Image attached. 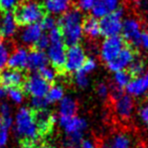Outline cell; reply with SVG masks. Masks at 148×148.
<instances>
[{
	"instance_id": "836d02e7",
	"label": "cell",
	"mask_w": 148,
	"mask_h": 148,
	"mask_svg": "<svg viewBox=\"0 0 148 148\" xmlns=\"http://www.w3.org/2000/svg\"><path fill=\"white\" fill-rule=\"evenodd\" d=\"M94 4H95V0H78L77 3L74 4V6L83 12L91 10L93 8Z\"/></svg>"
},
{
	"instance_id": "f546056e",
	"label": "cell",
	"mask_w": 148,
	"mask_h": 148,
	"mask_svg": "<svg viewBox=\"0 0 148 148\" xmlns=\"http://www.w3.org/2000/svg\"><path fill=\"white\" fill-rule=\"evenodd\" d=\"M31 108L35 111H38V110H45L47 109L49 103L47 101V99L45 97L41 98H32L30 101Z\"/></svg>"
},
{
	"instance_id": "bcb514c9",
	"label": "cell",
	"mask_w": 148,
	"mask_h": 148,
	"mask_svg": "<svg viewBox=\"0 0 148 148\" xmlns=\"http://www.w3.org/2000/svg\"><path fill=\"white\" fill-rule=\"evenodd\" d=\"M3 127V123H2V119H1V117H0V129Z\"/></svg>"
},
{
	"instance_id": "f35d334b",
	"label": "cell",
	"mask_w": 148,
	"mask_h": 148,
	"mask_svg": "<svg viewBox=\"0 0 148 148\" xmlns=\"http://www.w3.org/2000/svg\"><path fill=\"white\" fill-rule=\"evenodd\" d=\"M96 68V60L93 59V58H87L86 62H85L84 66L80 69L81 71H83L84 73H86L87 75L89 73H91L92 71H94Z\"/></svg>"
},
{
	"instance_id": "277c9868",
	"label": "cell",
	"mask_w": 148,
	"mask_h": 148,
	"mask_svg": "<svg viewBox=\"0 0 148 148\" xmlns=\"http://www.w3.org/2000/svg\"><path fill=\"white\" fill-rule=\"evenodd\" d=\"M14 16L18 25H28L32 23H38L47 15L43 4L35 0H26L16 6L14 9Z\"/></svg>"
},
{
	"instance_id": "44dd1931",
	"label": "cell",
	"mask_w": 148,
	"mask_h": 148,
	"mask_svg": "<svg viewBox=\"0 0 148 148\" xmlns=\"http://www.w3.org/2000/svg\"><path fill=\"white\" fill-rule=\"evenodd\" d=\"M82 29L83 34L90 40L97 39L101 35L100 33V26H99V20L93 15H85L83 18L82 23Z\"/></svg>"
},
{
	"instance_id": "8d00e7d4",
	"label": "cell",
	"mask_w": 148,
	"mask_h": 148,
	"mask_svg": "<svg viewBox=\"0 0 148 148\" xmlns=\"http://www.w3.org/2000/svg\"><path fill=\"white\" fill-rule=\"evenodd\" d=\"M0 117L2 120L5 119H10L11 117V107L8 103L3 102L0 104Z\"/></svg>"
},
{
	"instance_id": "60d3db41",
	"label": "cell",
	"mask_w": 148,
	"mask_h": 148,
	"mask_svg": "<svg viewBox=\"0 0 148 148\" xmlns=\"http://www.w3.org/2000/svg\"><path fill=\"white\" fill-rule=\"evenodd\" d=\"M8 141V128L2 127L0 129V148L5 146Z\"/></svg>"
},
{
	"instance_id": "f6af8a7d",
	"label": "cell",
	"mask_w": 148,
	"mask_h": 148,
	"mask_svg": "<svg viewBox=\"0 0 148 148\" xmlns=\"http://www.w3.org/2000/svg\"><path fill=\"white\" fill-rule=\"evenodd\" d=\"M60 1L64 2V3H69V4H71V0H60Z\"/></svg>"
},
{
	"instance_id": "7402d4cb",
	"label": "cell",
	"mask_w": 148,
	"mask_h": 148,
	"mask_svg": "<svg viewBox=\"0 0 148 148\" xmlns=\"http://www.w3.org/2000/svg\"><path fill=\"white\" fill-rule=\"evenodd\" d=\"M49 59L47 53L43 51L38 49H32L30 53H28L27 59V69L32 72H38L41 68L47 66Z\"/></svg>"
},
{
	"instance_id": "9a60e30c",
	"label": "cell",
	"mask_w": 148,
	"mask_h": 148,
	"mask_svg": "<svg viewBox=\"0 0 148 148\" xmlns=\"http://www.w3.org/2000/svg\"><path fill=\"white\" fill-rule=\"evenodd\" d=\"M34 119L40 136L49 133L57 120L56 116L53 115L47 109L34 111Z\"/></svg>"
},
{
	"instance_id": "ffe728a7",
	"label": "cell",
	"mask_w": 148,
	"mask_h": 148,
	"mask_svg": "<svg viewBox=\"0 0 148 148\" xmlns=\"http://www.w3.org/2000/svg\"><path fill=\"white\" fill-rule=\"evenodd\" d=\"M132 141L129 135L124 132H117L104 141L100 148H131Z\"/></svg>"
},
{
	"instance_id": "52a82bcc",
	"label": "cell",
	"mask_w": 148,
	"mask_h": 148,
	"mask_svg": "<svg viewBox=\"0 0 148 148\" xmlns=\"http://www.w3.org/2000/svg\"><path fill=\"white\" fill-rule=\"evenodd\" d=\"M126 43L127 41L120 34L115 35V36L107 37L102 42L101 49H100L101 60L107 64L108 62L113 60L120 53V51L126 45Z\"/></svg>"
},
{
	"instance_id": "d4e9b609",
	"label": "cell",
	"mask_w": 148,
	"mask_h": 148,
	"mask_svg": "<svg viewBox=\"0 0 148 148\" xmlns=\"http://www.w3.org/2000/svg\"><path fill=\"white\" fill-rule=\"evenodd\" d=\"M114 80H113V83L115 85H117L118 87L120 88L124 89L126 88V86L129 84L131 80H132V77L130 76V74L128 73V71L126 69L124 70H121V71H118L114 74Z\"/></svg>"
},
{
	"instance_id": "7bdbcfd3",
	"label": "cell",
	"mask_w": 148,
	"mask_h": 148,
	"mask_svg": "<svg viewBox=\"0 0 148 148\" xmlns=\"http://www.w3.org/2000/svg\"><path fill=\"white\" fill-rule=\"evenodd\" d=\"M5 96H6V90L4 88H2V87H0V101H1Z\"/></svg>"
},
{
	"instance_id": "7c38bea8",
	"label": "cell",
	"mask_w": 148,
	"mask_h": 148,
	"mask_svg": "<svg viewBox=\"0 0 148 148\" xmlns=\"http://www.w3.org/2000/svg\"><path fill=\"white\" fill-rule=\"evenodd\" d=\"M114 110L116 115L122 120H130L133 116L135 102L133 97L128 94H124L119 99L113 101Z\"/></svg>"
},
{
	"instance_id": "ba28073f",
	"label": "cell",
	"mask_w": 148,
	"mask_h": 148,
	"mask_svg": "<svg viewBox=\"0 0 148 148\" xmlns=\"http://www.w3.org/2000/svg\"><path fill=\"white\" fill-rule=\"evenodd\" d=\"M87 60L85 51L80 45L66 47V64H64V73L75 74L78 72Z\"/></svg>"
},
{
	"instance_id": "4fadbf2b",
	"label": "cell",
	"mask_w": 148,
	"mask_h": 148,
	"mask_svg": "<svg viewBox=\"0 0 148 148\" xmlns=\"http://www.w3.org/2000/svg\"><path fill=\"white\" fill-rule=\"evenodd\" d=\"M126 92L133 98H140L148 95V74L133 78L126 86Z\"/></svg>"
},
{
	"instance_id": "9c48e42d",
	"label": "cell",
	"mask_w": 148,
	"mask_h": 148,
	"mask_svg": "<svg viewBox=\"0 0 148 148\" xmlns=\"http://www.w3.org/2000/svg\"><path fill=\"white\" fill-rule=\"evenodd\" d=\"M23 86L26 93L32 98L45 97L51 87V84L47 83L37 72H33L26 79Z\"/></svg>"
},
{
	"instance_id": "5b68a950",
	"label": "cell",
	"mask_w": 148,
	"mask_h": 148,
	"mask_svg": "<svg viewBox=\"0 0 148 148\" xmlns=\"http://www.w3.org/2000/svg\"><path fill=\"white\" fill-rule=\"evenodd\" d=\"M125 8L121 5L117 10L103 16L99 20L100 33L104 37H111L118 35L122 30L123 15H124Z\"/></svg>"
},
{
	"instance_id": "484cf974",
	"label": "cell",
	"mask_w": 148,
	"mask_h": 148,
	"mask_svg": "<svg viewBox=\"0 0 148 148\" xmlns=\"http://www.w3.org/2000/svg\"><path fill=\"white\" fill-rule=\"evenodd\" d=\"M64 93L62 87L59 86V85H56V86L51 87V89L47 92L45 98L47 99L49 104H53V103H57V102H60L64 97Z\"/></svg>"
},
{
	"instance_id": "3957f363",
	"label": "cell",
	"mask_w": 148,
	"mask_h": 148,
	"mask_svg": "<svg viewBox=\"0 0 148 148\" xmlns=\"http://www.w3.org/2000/svg\"><path fill=\"white\" fill-rule=\"evenodd\" d=\"M60 126L64 129L66 133V148H80V144L84 139L85 132L88 129V123L84 118L73 116V117L58 118Z\"/></svg>"
},
{
	"instance_id": "83f0119b",
	"label": "cell",
	"mask_w": 148,
	"mask_h": 148,
	"mask_svg": "<svg viewBox=\"0 0 148 148\" xmlns=\"http://www.w3.org/2000/svg\"><path fill=\"white\" fill-rule=\"evenodd\" d=\"M10 49L9 45L5 42H0V71L5 70L8 64V60L10 57Z\"/></svg>"
},
{
	"instance_id": "74e56055",
	"label": "cell",
	"mask_w": 148,
	"mask_h": 148,
	"mask_svg": "<svg viewBox=\"0 0 148 148\" xmlns=\"http://www.w3.org/2000/svg\"><path fill=\"white\" fill-rule=\"evenodd\" d=\"M49 38L51 43H55V42H60V41H62V32H60V28L55 27L53 29H51V31H49Z\"/></svg>"
},
{
	"instance_id": "4316f807",
	"label": "cell",
	"mask_w": 148,
	"mask_h": 148,
	"mask_svg": "<svg viewBox=\"0 0 148 148\" xmlns=\"http://www.w3.org/2000/svg\"><path fill=\"white\" fill-rule=\"evenodd\" d=\"M6 95L15 104H21L24 100V92L20 89V87L8 88V90L6 91Z\"/></svg>"
},
{
	"instance_id": "e575fe53",
	"label": "cell",
	"mask_w": 148,
	"mask_h": 148,
	"mask_svg": "<svg viewBox=\"0 0 148 148\" xmlns=\"http://www.w3.org/2000/svg\"><path fill=\"white\" fill-rule=\"evenodd\" d=\"M19 0H0V9L4 12L12 11L18 5Z\"/></svg>"
},
{
	"instance_id": "d590c367",
	"label": "cell",
	"mask_w": 148,
	"mask_h": 148,
	"mask_svg": "<svg viewBox=\"0 0 148 148\" xmlns=\"http://www.w3.org/2000/svg\"><path fill=\"white\" fill-rule=\"evenodd\" d=\"M51 45V41H49V35L47 34H42L39 39L36 41V43L34 45L35 47V49H38V51H43L45 49H47Z\"/></svg>"
},
{
	"instance_id": "8992f818",
	"label": "cell",
	"mask_w": 148,
	"mask_h": 148,
	"mask_svg": "<svg viewBox=\"0 0 148 148\" xmlns=\"http://www.w3.org/2000/svg\"><path fill=\"white\" fill-rule=\"evenodd\" d=\"M141 27L142 23L136 16H128L122 22V36L127 42L137 49L141 47Z\"/></svg>"
},
{
	"instance_id": "ab89813d",
	"label": "cell",
	"mask_w": 148,
	"mask_h": 148,
	"mask_svg": "<svg viewBox=\"0 0 148 148\" xmlns=\"http://www.w3.org/2000/svg\"><path fill=\"white\" fill-rule=\"evenodd\" d=\"M139 117L143 124L148 128V101L145 104H143L139 109Z\"/></svg>"
},
{
	"instance_id": "7dc6e473",
	"label": "cell",
	"mask_w": 148,
	"mask_h": 148,
	"mask_svg": "<svg viewBox=\"0 0 148 148\" xmlns=\"http://www.w3.org/2000/svg\"><path fill=\"white\" fill-rule=\"evenodd\" d=\"M0 23H1V15H0Z\"/></svg>"
},
{
	"instance_id": "d6986e66",
	"label": "cell",
	"mask_w": 148,
	"mask_h": 148,
	"mask_svg": "<svg viewBox=\"0 0 148 148\" xmlns=\"http://www.w3.org/2000/svg\"><path fill=\"white\" fill-rule=\"evenodd\" d=\"M27 59L28 51L25 47H16L11 53H10L8 64L10 69H16V70H24L27 68Z\"/></svg>"
},
{
	"instance_id": "5bb4252c",
	"label": "cell",
	"mask_w": 148,
	"mask_h": 148,
	"mask_svg": "<svg viewBox=\"0 0 148 148\" xmlns=\"http://www.w3.org/2000/svg\"><path fill=\"white\" fill-rule=\"evenodd\" d=\"M26 78L21 70L16 69H7L3 70L0 75V83L4 87L12 88V87H20L24 84Z\"/></svg>"
},
{
	"instance_id": "7a4b0ae2",
	"label": "cell",
	"mask_w": 148,
	"mask_h": 148,
	"mask_svg": "<svg viewBox=\"0 0 148 148\" xmlns=\"http://www.w3.org/2000/svg\"><path fill=\"white\" fill-rule=\"evenodd\" d=\"M15 132L21 139L23 148H35L37 139L40 136L34 119V112L29 108L22 107L15 115Z\"/></svg>"
},
{
	"instance_id": "2e32d148",
	"label": "cell",
	"mask_w": 148,
	"mask_h": 148,
	"mask_svg": "<svg viewBox=\"0 0 148 148\" xmlns=\"http://www.w3.org/2000/svg\"><path fill=\"white\" fill-rule=\"evenodd\" d=\"M121 5L122 4L120 0H95V4L91 9V15L96 18H102L103 16L117 10Z\"/></svg>"
},
{
	"instance_id": "8fae6325",
	"label": "cell",
	"mask_w": 148,
	"mask_h": 148,
	"mask_svg": "<svg viewBox=\"0 0 148 148\" xmlns=\"http://www.w3.org/2000/svg\"><path fill=\"white\" fill-rule=\"evenodd\" d=\"M66 53V47L64 45V41L51 43L47 51V59L51 62L53 68L60 75L66 74L64 73Z\"/></svg>"
},
{
	"instance_id": "30bf717a",
	"label": "cell",
	"mask_w": 148,
	"mask_h": 148,
	"mask_svg": "<svg viewBox=\"0 0 148 148\" xmlns=\"http://www.w3.org/2000/svg\"><path fill=\"white\" fill-rule=\"evenodd\" d=\"M138 55H140V51L127 42L117 57L110 62H108L106 66L110 71L116 73L118 71L126 69Z\"/></svg>"
},
{
	"instance_id": "b9f144b4",
	"label": "cell",
	"mask_w": 148,
	"mask_h": 148,
	"mask_svg": "<svg viewBox=\"0 0 148 148\" xmlns=\"http://www.w3.org/2000/svg\"><path fill=\"white\" fill-rule=\"evenodd\" d=\"M80 148H97V144L93 139L86 138L82 140L80 144Z\"/></svg>"
},
{
	"instance_id": "ee69618b",
	"label": "cell",
	"mask_w": 148,
	"mask_h": 148,
	"mask_svg": "<svg viewBox=\"0 0 148 148\" xmlns=\"http://www.w3.org/2000/svg\"><path fill=\"white\" fill-rule=\"evenodd\" d=\"M35 148H55V147L51 146V145H39V146L35 147Z\"/></svg>"
},
{
	"instance_id": "ac0fdd59",
	"label": "cell",
	"mask_w": 148,
	"mask_h": 148,
	"mask_svg": "<svg viewBox=\"0 0 148 148\" xmlns=\"http://www.w3.org/2000/svg\"><path fill=\"white\" fill-rule=\"evenodd\" d=\"M40 23H32L25 25L20 32V39L26 45H34L39 37L43 34Z\"/></svg>"
},
{
	"instance_id": "603a6c76",
	"label": "cell",
	"mask_w": 148,
	"mask_h": 148,
	"mask_svg": "<svg viewBox=\"0 0 148 148\" xmlns=\"http://www.w3.org/2000/svg\"><path fill=\"white\" fill-rule=\"evenodd\" d=\"M78 112V103L74 98L66 96L60 101L59 114L62 117H73Z\"/></svg>"
},
{
	"instance_id": "1f68e13d",
	"label": "cell",
	"mask_w": 148,
	"mask_h": 148,
	"mask_svg": "<svg viewBox=\"0 0 148 148\" xmlns=\"http://www.w3.org/2000/svg\"><path fill=\"white\" fill-rule=\"evenodd\" d=\"M74 79H75V83L77 84V86L82 89L86 88L89 85V80H88V77H87V74L81 70H79L78 72L75 73Z\"/></svg>"
},
{
	"instance_id": "f1b7e54d",
	"label": "cell",
	"mask_w": 148,
	"mask_h": 148,
	"mask_svg": "<svg viewBox=\"0 0 148 148\" xmlns=\"http://www.w3.org/2000/svg\"><path fill=\"white\" fill-rule=\"evenodd\" d=\"M37 73H38L47 83H49V84H53V83L55 82L56 78H57V75H58L57 71H56L53 66H43V68H41Z\"/></svg>"
},
{
	"instance_id": "c3c4849f",
	"label": "cell",
	"mask_w": 148,
	"mask_h": 148,
	"mask_svg": "<svg viewBox=\"0 0 148 148\" xmlns=\"http://www.w3.org/2000/svg\"><path fill=\"white\" fill-rule=\"evenodd\" d=\"M0 42H1V36H0Z\"/></svg>"
},
{
	"instance_id": "4dcf8cb0",
	"label": "cell",
	"mask_w": 148,
	"mask_h": 148,
	"mask_svg": "<svg viewBox=\"0 0 148 148\" xmlns=\"http://www.w3.org/2000/svg\"><path fill=\"white\" fill-rule=\"evenodd\" d=\"M40 25L43 30L51 31V29H53V28L58 26V20L53 16L47 15V14L40 21Z\"/></svg>"
},
{
	"instance_id": "d6a6232c",
	"label": "cell",
	"mask_w": 148,
	"mask_h": 148,
	"mask_svg": "<svg viewBox=\"0 0 148 148\" xmlns=\"http://www.w3.org/2000/svg\"><path fill=\"white\" fill-rule=\"evenodd\" d=\"M96 92H97V95L99 96L102 99H107L109 98V84H106V83H99V84L96 86Z\"/></svg>"
},
{
	"instance_id": "e0dca14e",
	"label": "cell",
	"mask_w": 148,
	"mask_h": 148,
	"mask_svg": "<svg viewBox=\"0 0 148 148\" xmlns=\"http://www.w3.org/2000/svg\"><path fill=\"white\" fill-rule=\"evenodd\" d=\"M18 28V23L14 13L11 11L5 12L4 15L1 17V23H0V36L4 38H10L16 33Z\"/></svg>"
},
{
	"instance_id": "cb8c5ba5",
	"label": "cell",
	"mask_w": 148,
	"mask_h": 148,
	"mask_svg": "<svg viewBox=\"0 0 148 148\" xmlns=\"http://www.w3.org/2000/svg\"><path fill=\"white\" fill-rule=\"evenodd\" d=\"M130 76L133 78H137L139 76H142L145 71V60L138 55L134 60L131 62V64L126 68Z\"/></svg>"
},
{
	"instance_id": "6da1fadb",
	"label": "cell",
	"mask_w": 148,
	"mask_h": 148,
	"mask_svg": "<svg viewBox=\"0 0 148 148\" xmlns=\"http://www.w3.org/2000/svg\"><path fill=\"white\" fill-rule=\"evenodd\" d=\"M83 15L82 11L73 6L58 19V27L62 35V41L66 47L80 45L83 37Z\"/></svg>"
}]
</instances>
